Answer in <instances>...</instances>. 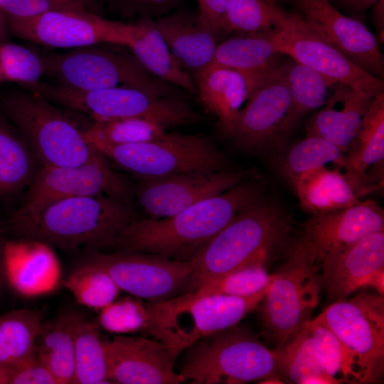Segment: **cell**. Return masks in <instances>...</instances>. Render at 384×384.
I'll use <instances>...</instances> for the list:
<instances>
[{
    "label": "cell",
    "instance_id": "obj_19",
    "mask_svg": "<svg viewBox=\"0 0 384 384\" xmlns=\"http://www.w3.org/2000/svg\"><path fill=\"white\" fill-rule=\"evenodd\" d=\"M322 287L329 299L347 298L358 289H384V232L372 233L321 260Z\"/></svg>",
    "mask_w": 384,
    "mask_h": 384
},
{
    "label": "cell",
    "instance_id": "obj_26",
    "mask_svg": "<svg viewBox=\"0 0 384 384\" xmlns=\"http://www.w3.org/2000/svg\"><path fill=\"white\" fill-rule=\"evenodd\" d=\"M134 24V38L128 48L144 68L166 82L197 95L195 82L169 50L154 18H139Z\"/></svg>",
    "mask_w": 384,
    "mask_h": 384
},
{
    "label": "cell",
    "instance_id": "obj_34",
    "mask_svg": "<svg viewBox=\"0 0 384 384\" xmlns=\"http://www.w3.org/2000/svg\"><path fill=\"white\" fill-rule=\"evenodd\" d=\"M97 322L80 314L75 324V375L73 383H111L107 378V366L104 340Z\"/></svg>",
    "mask_w": 384,
    "mask_h": 384
},
{
    "label": "cell",
    "instance_id": "obj_51",
    "mask_svg": "<svg viewBox=\"0 0 384 384\" xmlns=\"http://www.w3.org/2000/svg\"><path fill=\"white\" fill-rule=\"evenodd\" d=\"M3 247L4 243H2L0 235V293L2 289L3 282L4 280V267H3Z\"/></svg>",
    "mask_w": 384,
    "mask_h": 384
},
{
    "label": "cell",
    "instance_id": "obj_16",
    "mask_svg": "<svg viewBox=\"0 0 384 384\" xmlns=\"http://www.w3.org/2000/svg\"><path fill=\"white\" fill-rule=\"evenodd\" d=\"M281 65L250 93L245 106L221 131L241 150L258 153L279 148L282 126L290 107L289 92Z\"/></svg>",
    "mask_w": 384,
    "mask_h": 384
},
{
    "label": "cell",
    "instance_id": "obj_38",
    "mask_svg": "<svg viewBox=\"0 0 384 384\" xmlns=\"http://www.w3.org/2000/svg\"><path fill=\"white\" fill-rule=\"evenodd\" d=\"M166 132V127L151 121L126 117L92 122L87 127L85 135L90 145L95 143L124 145L148 142Z\"/></svg>",
    "mask_w": 384,
    "mask_h": 384
},
{
    "label": "cell",
    "instance_id": "obj_40",
    "mask_svg": "<svg viewBox=\"0 0 384 384\" xmlns=\"http://www.w3.org/2000/svg\"><path fill=\"white\" fill-rule=\"evenodd\" d=\"M272 278L265 263H255L210 279L191 292L196 296L248 297L266 289Z\"/></svg>",
    "mask_w": 384,
    "mask_h": 384
},
{
    "label": "cell",
    "instance_id": "obj_8",
    "mask_svg": "<svg viewBox=\"0 0 384 384\" xmlns=\"http://www.w3.org/2000/svg\"><path fill=\"white\" fill-rule=\"evenodd\" d=\"M316 318L341 343L350 383H379L384 370L383 295L361 292L335 301Z\"/></svg>",
    "mask_w": 384,
    "mask_h": 384
},
{
    "label": "cell",
    "instance_id": "obj_24",
    "mask_svg": "<svg viewBox=\"0 0 384 384\" xmlns=\"http://www.w3.org/2000/svg\"><path fill=\"white\" fill-rule=\"evenodd\" d=\"M282 55L270 34L238 35L218 44L212 63L243 75L250 93L278 70Z\"/></svg>",
    "mask_w": 384,
    "mask_h": 384
},
{
    "label": "cell",
    "instance_id": "obj_36",
    "mask_svg": "<svg viewBox=\"0 0 384 384\" xmlns=\"http://www.w3.org/2000/svg\"><path fill=\"white\" fill-rule=\"evenodd\" d=\"M135 297L116 299L99 311V326L105 331L121 334L136 333L156 338L153 303Z\"/></svg>",
    "mask_w": 384,
    "mask_h": 384
},
{
    "label": "cell",
    "instance_id": "obj_33",
    "mask_svg": "<svg viewBox=\"0 0 384 384\" xmlns=\"http://www.w3.org/2000/svg\"><path fill=\"white\" fill-rule=\"evenodd\" d=\"M43 322L41 314L29 309L0 315V366L13 368L34 354Z\"/></svg>",
    "mask_w": 384,
    "mask_h": 384
},
{
    "label": "cell",
    "instance_id": "obj_31",
    "mask_svg": "<svg viewBox=\"0 0 384 384\" xmlns=\"http://www.w3.org/2000/svg\"><path fill=\"white\" fill-rule=\"evenodd\" d=\"M0 117V197L28 187L41 166L17 130Z\"/></svg>",
    "mask_w": 384,
    "mask_h": 384
},
{
    "label": "cell",
    "instance_id": "obj_17",
    "mask_svg": "<svg viewBox=\"0 0 384 384\" xmlns=\"http://www.w3.org/2000/svg\"><path fill=\"white\" fill-rule=\"evenodd\" d=\"M321 38L366 73L383 78V56L377 40L359 21L341 14L328 0H286Z\"/></svg>",
    "mask_w": 384,
    "mask_h": 384
},
{
    "label": "cell",
    "instance_id": "obj_1",
    "mask_svg": "<svg viewBox=\"0 0 384 384\" xmlns=\"http://www.w3.org/2000/svg\"><path fill=\"white\" fill-rule=\"evenodd\" d=\"M265 188L264 181L255 177L171 216L136 218L121 232L112 249L189 262L240 211L261 197Z\"/></svg>",
    "mask_w": 384,
    "mask_h": 384
},
{
    "label": "cell",
    "instance_id": "obj_46",
    "mask_svg": "<svg viewBox=\"0 0 384 384\" xmlns=\"http://www.w3.org/2000/svg\"><path fill=\"white\" fill-rule=\"evenodd\" d=\"M197 1L198 11L219 38L221 22L230 0H197Z\"/></svg>",
    "mask_w": 384,
    "mask_h": 384
},
{
    "label": "cell",
    "instance_id": "obj_37",
    "mask_svg": "<svg viewBox=\"0 0 384 384\" xmlns=\"http://www.w3.org/2000/svg\"><path fill=\"white\" fill-rule=\"evenodd\" d=\"M62 284L78 304L97 311L115 301L121 292L106 271L87 261L73 270Z\"/></svg>",
    "mask_w": 384,
    "mask_h": 384
},
{
    "label": "cell",
    "instance_id": "obj_6",
    "mask_svg": "<svg viewBox=\"0 0 384 384\" xmlns=\"http://www.w3.org/2000/svg\"><path fill=\"white\" fill-rule=\"evenodd\" d=\"M178 374L193 384H243L277 376V353L235 326L187 348Z\"/></svg>",
    "mask_w": 384,
    "mask_h": 384
},
{
    "label": "cell",
    "instance_id": "obj_11",
    "mask_svg": "<svg viewBox=\"0 0 384 384\" xmlns=\"http://www.w3.org/2000/svg\"><path fill=\"white\" fill-rule=\"evenodd\" d=\"M105 195L131 203L129 181L112 169L100 152L90 161L72 166H41L26 197L10 220L36 215L50 203L64 198Z\"/></svg>",
    "mask_w": 384,
    "mask_h": 384
},
{
    "label": "cell",
    "instance_id": "obj_44",
    "mask_svg": "<svg viewBox=\"0 0 384 384\" xmlns=\"http://www.w3.org/2000/svg\"><path fill=\"white\" fill-rule=\"evenodd\" d=\"M123 17L156 18L179 6L183 0H107Z\"/></svg>",
    "mask_w": 384,
    "mask_h": 384
},
{
    "label": "cell",
    "instance_id": "obj_14",
    "mask_svg": "<svg viewBox=\"0 0 384 384\" xmlns=\"http://www.w3.org/2000/svg\"><path fill=\"white\" fill-rule=\"evenodd\" d=\"M92 250L87 261L106 271L121 291L133 297L158 302L189 292L188 262L139 252Z\"/></svg>",
    "mask_w": 384,
    "mask_h": 384
},
{
    "label": "cell",
    "instance_id": "obj_29",
    "mask_svg": "<svg viewBox=\"0 0 384 384\" xmlns=\"http://www.w3.org/2000/svg\"><path fill=\"white\" fill-rule=\"evenodd\" d=\"M346 153L345 176L357 194L366 169L383 160L384 93L373 97Z\"/></svg>",
    "mask_w": 384,
    "mask_h": 384
},
{
    "label": "cell",
    "instance_id": "obj_9",
    "mask_svg": "<svg viewBox=\"0 0 384 384\" xmlns=\"http://www.w3.org/2000/svg\"><path fill=\"white\" fill-rule=\"evenodd\" d=\"M267 287L243 297L196 296L188 292L170 299L152 302L156 339L178 356L198 340L238 324L261 304Z\"/></svg>",
    "mask_w": 384,
    "mask_h": 384
},
{
    "label": "cell",
    "instance_id": "obj_2",
    "mask_svg": "<svg viewBox=\"0 0 384 384\" xmlns=\"http://www.w3.org/2000/svg\"><path fill=\"white\" fill-rule=\"evenodd\" d=\"M136 215L132 203L105 195L54 201L28 218L9 220L8 229L21 238L62 248L112 249L121 232Z\"/></svg>",
    "mask_w": 384,
    "mask_h": 384
},
{
    "label": "cell",
    "instance_id": "obj_28",
    "mask_svg": "<svg viewBox=\"0 0 384 384\" xmlns=\"http://www.w3.org/2000/svg\"><path fill=\"white\" fill-rule=\"evenodd\" d=\"M281 70L288 87L290 107L282 126L279 148L306 113L324 105L328 90L334 85L320 73L292 59L282 62Z\"/></svg>",
    "mask_w": 384,
    "mask_h": 384
},
{
    "label": "cell",
    "instance_id": "obj_13",
    "mask_svg": "<svg viewBox=\"0 0 384 384\" xmlns=\"http://www.w3.org/2000/svg\"><path fill=\"white\" fill-rule=\"evenodd\" d=\"M270 36L280 53L314 70L334 85H346L373 97L384 93L383 79L356 65L297 13L282 9L279 26Z\"/></svg>",
    "mask_w": 384,
    "mask_h": 384
},
{
    "label": "cell",
    "instance_id": "obj_48",
    "mask_svg": "<svg viewBox=\"0 0 384 384\" xmlns=\"http://www.w3.org/2000/svg\"><path fill=\"white\" fill-rule=\"evenodd\" d=\"M383 0H379L375 5L373 9V19L375 26L383 31Z\"/></svg>",
    "mask_w": 384,
    "mask_h": 384
},
{
    "label": "cell",
    "instance_id": "obj_5",
    "mask_svg": "<svg viewBox=\"0 0 384 384\" xmlns=\"http://www.w3.org/2000/svg\"><path fill=\"white\" fill-rule=\"evenodd\" d=\"M43 77L68 89L96 90L118 87L157 95H177L175 86L154 76L127 46L97 44L41 55Z\"/></svg>",
    "mask_w": 384,
    "mask_h": 384
},
{
    "label": "cell",
    "instance_id": "obj_35",
    "mask_svg": "<svg viewBox=\"0 0 384 384\" xmlns=\"http://www.w3.org/2000/svg\"><path fill=\"white\" fill-rule=\"evenodd\" d=\"M282 8L275 0H230L223 16L220 37L272 34L279 26Z\"/></svg>",
    "mask_w": 384,
    "mask_h": 384
},
{
    "label": "cell",
    "instance_id": "obj_10",
    "mask_svg": "<svg viewBox=\"0 0 384 384\" xmlns=\"http://www.w3.org/2000/svg\"><path fill=\"white\" fill-rule=\"evenodd\" d=\"M97 151L137 179L202 171L227 169L224 154L206 137L165 132L148 142L91 144Z\"/></svg>",
    "mask_w": 384,
    "mask_h": 384
},
{
    "label": "cell",
    "instance_id": "obj_43",
    "mask_svg": "<svg viewBox=\"0 0 384 384\" xmlns=\"http://www.w3.org/2000/svg\"><path fill=\"white\" fill-rule=\"evenodd\" d=\"M5 16L31 17L53 11H79L101 15L103 8L98 0H0Z\"/></svg>",
    "mask_w": 384,
    "mask_h": 384
},
{
    "label": "cell",
    "instance_id": "obj_22",
    "mask_svg": "<svg viewBox=\"0 0 384 384\" xmlns=\"http://www.w3.org/2000/svg\"><path fill=\"white\" fill-rule=\"evenodd\" d=\"M154 21L169 50L186 70L196 75L213 62L218 38L198 11L179 9Z\"/></svg>",
    "mask_w": 384,
    "mask_h": 384
},
{
    "label": "cell",
    "instance_id": "obj_3",
    "mask_svg": "<svg viewBox=\"0 0 384 384\" xmlns=\"http://www.w3.org/2000/svg\"><path fill=\"white\" fill-rule=\"evenodd\" d=\"M289 230L290 221L284 212L260 197L240 211L190 260L189 292L228 272L265 263Z\"/></svg>",
    "mask_w": 384,
    "mask_h": 384
},
{
    "label": "cell",
    "instance_id": "obj_27",
    "mask_svg": "<svg viewBox=\"0 0 384 384\" xmlns=\"http://www.w3.org/2000/svg\"><path fill=\"white\" fill-rule=\"evenodd\" d=\"M302 208L312 215L341 210L360 201L345 175L324 166L292 179Z\"/></svg>",
    "mask_w": 384,
    "mask_h": 384
},
{
    "label": "cell",
    "instance_id": "obj_21",
    "mask_svg": "<svg viewBox=\"0 0 384 384\" xmlns=\"http://www.w3.org/2000/svg\"><path fill=\"white\" fill-rule=\"evenodd\" d=\"M383 230V209L375 201L366 200L341 210L312 215L304 234L322 260Z\"/></svg>",
    "mask_w": 384,
    "mask_h": 384
},
{
    "label": "cell",
    "instance_id": "obj_23",
    "mask_svg": "<svg viewBox=\"0 0 384 384\" xmlns=\"http://www.w3.org/2000/svg\"><path fill=\"white\" fill-rule=\"evenodd\" d=\"M373 99L348 85L338 83L325 106L309 120L306 136L324 139L346 154Z\"/></svg>",
    "mask_w": 384,
    "mask_h": 384
},
{
    "label": "cell",
    "instance_id": "obj_12",
    "mask_svg": "<svg viewBox=\"0 0 384 384\" xmlns=\"http://www.w3.org/2000/svg\"><path fill=\"white\" fill-rule=\"evenodd\" d=\"M9 33L53 48L73 49L116 44L129 47L135 24L111 21L102 15L79 11H53L31 17L5 16Z\"/></svg>",
    "mask_w": 384,
    "mask_h": 384
},
{
    "label": "cell",
    "instance_id": "obj_30",
    "mask_svg": "<svg viewBox=\"0 0 384 384\" xmlns=\"http://www.w3.org/2000/svg\"><path fill=\"white\" fill-rule=\"evenodd\" d=\"M77 316L76 311H66L48 322H43L36 339L34 353L54 375L58 384L73 383Z\"/></svg>",
    "mask_w": 384,
    "mask_h": 384
},
{
    "label": "cell",
    "instance_id": "obj_41",
    "mask_svg": "<svg viewBox=\"0 0 384 384\" xmlns=\"http://www.w3.org/2000/svg\"><path fill=\"white\" fill-rule=\"evenodd\" d=\"M44 74L42 56L24 46L0 43V81L15 82L31 87Z\"/></svg>",
    "mask_w": 384,
    "mask_h": 384
},
{
    "label": "cell",
    "instance_id": "obj_15",
    "mask_svg": "<svg viewBox=\"0 0 384 384\" xmlns=\"http://www.w3.org/2000/svg\"><path fill=\"white\" fill-rule=\"evenodd\" d=\"M259 177L257 170L224 169L178 174L141 178L134 194L139 205L149 218L171 216L190 206L220 194L233 186Z\"/></svg>",
    "mask_w": 384,
    "mask_h": 384
},
{
    "label": "cell",
    "instance_id": "obj_42",
    "mask_svg": "<svg viewBox=\"0 0 384 384\" xmlns=\"http://www.w3.org/2000/svg\"><path fill=\"white\" fill-rule=\"evenodd\" d=\"M308 336L316 357L325 373L341 383H350V375L343 347L316 317L306 323Z\"/></svg>",
    "mask_w": 384,
    "mask_h": 384
},
{
    "label": "cell",
    "instance_id": "obj_20",
    "mask_svg": "<svg viewBox=\"0 0 384 384\" xmlns=\"http://www.w3.org/2000/svg\"><path fill=\"white\" fill-rule=\"evenodd\" d=\"M3 267L4 279L24 297L48 294L62 282L60 264L52 246L38 240L4 243Z\"/></svg>",
    "mask_w": 384,
    "mask_h": 384
},
{
    "label": "cell",
    "instance_id": "obj_49",
    "mask_svg": "<svg viewBox=\"0 0 384 384\" xmlns=\"http://www.w3.org/2000/svg\"><path fill=\"white\" fill-rule=\"evenodd\" d=\"M9 36L6 18L4 14L0 10V43L6 41Z\"/></svg>",
    "mask_w": 384,
    "mask_h": 384
},
{
    "label": "cell",
    "instance_id": "obj_50",
    "mask_svg": "<svg viewBox=\"0 0 384 384\" xmlns=\"http://www.w3.org/2000/svg\"><path fill=\"white\" fill-rule=\"evenodd\" d=\"M12 368L0 366V384H10Z\"/></svg>",
    "mask_w": 384,
    "mask_h": 384
},
{
    "label": "cell",
    "instance_id": "obj_7",
    "mask_svg": "<svg viewBox=\"0 0 384 384\" xmlns=\"http://www.w3.org/2000/svg\"><path fill=\"white\" fill-rule=\"evenodd\" d=\"M321 287V260L303 233L273 274L261 302L260 319L267 336L279 344L310 320Z\"/></svg>",
    "mask_w": 384,
    "mask_h": 384
},
{
    "label": "cell",
    "instance_id": "obj_39",
    "mask_svg": "<svg viewBox=\"0 0 384 384\" xmlns=\"http://www.w3.org/2000/svg\"><path fill=\"white\" fill-rule=\"evenodd\" d=\"M331 162L343 168L344 153L337 146L324 139L306 136L289 149L283 159L282 171L290 180Z\"/></svg>",
    "mask_w": 384,
    "mask_h": 384
},
{
    "label": "cell",
    "instance_id": "obj_4",
    "mask_svg": "<svg viewBox=\"0 0 384 384\" xmlns=\"http://www.w3.org/2000/svg\"><path fill=\"white\" fill-rule=\"evenodd\" d=\"M6 118L25 141L41 166H72L92 159L97 151L64 107L38 93L11 91L0 99Z\"/></svg>",
    "mask_w": 384,
    "mask_h": 384
},
{
    "label": "cell",
    "instance_id": "obj_32",
    "mask_svg": "<svg viewBox=\"0 0 384 384\" xmlns=\"http://www.w3.org/2000/svg\"><path fill=\"white\" fill-rule=\"evenodd\" d=\"M306 323L275 350L278 373L293 383H338L321 366L310 342Z\"/></svg>",
    "mask_w": 384,
    "mask_h": 384
},
{
    "label": "cell",
    "instance_id": "obj_18",
    "mask_svg": "<svg viewBox=\"0 0 384 384\" xmlns=\"http://www.w3.org/2000/svg\"><path fill=\"white\" fill-rule=\"evenodd\" d=\"M107 378L111 383L178 384L176 353L154 338L121 334L105 342Z\"/></svg>",
    "mask_w": 384,
    "mask_h": 384
},
{
    "label": "cell",
    "instance_id": "obj_47",
    "mask_svg": "<svg viewBox=\"0 0 384 384\" xmlns=\"http://www.w3.org/2000/svg\"><path fill=\"white\" fill-rule=\"evenodd\" d=\"M379 0H338V3L348 11L361 14L374 6Z\"/></svg>",
    "mask_w": 384,
    "mask_h": 384
},
{
    "label": "cell",
    "instance_id": "obj_45",
    "mask_svg": "<svg viewBox=\"0 0 384 384\" xmlns=\"http://www.w3.org/2000/svg\"><path fill=\"white\" fill-rule=\"evenodd\" d=\"M10 384H58V382L34 353L12 368Z\"/></svg>",
    "mask_w": 384,
    "mask_h": 384
},
{
    "label": "cell",
    "instance_id": "obj_25",
    "mask_svg": "<svg viewBox=\"0 0 384 384\" xmlns=\"http://www.w3.org/2000/svg\"><path fill=\"white\" fill-rule=\"evenodd\" d=\"M196 76L197 95L208 110L218 118L221 132L233 121L247 99L248 82L239 72L213 63Z\"/></svg>",
    "mask_w": 384,
    "mask_h": 384
}]
</instances>
